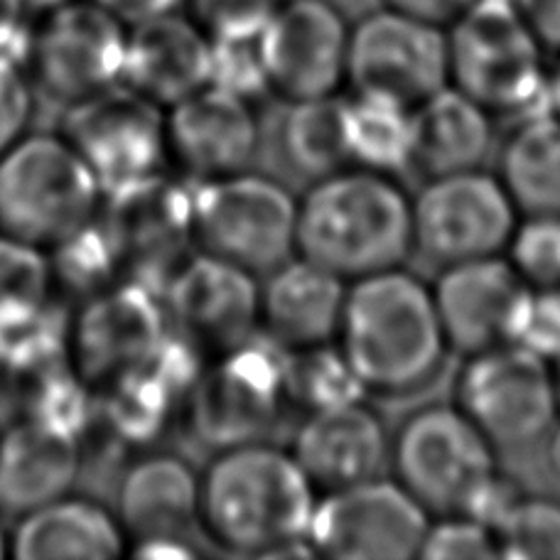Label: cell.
I'll use <instances>...</instances> for the list:
<instances>
[{
  "instance_id": "1",
  "label": "cell",
  "mask_w": 560,
  "mask_h": 560,
  "mask_svg": "<svg viewBox=\"0 0 560 560\" xmlns=\"http://www.w3.org/2000/svg\"><path fill=\"white\" fill-rule=\"evenodd\" d=\"M317 497L290 447L254 440L219 450L199 475L197 528L229 556H313Z\"/></svg>"
},
{
  "instance_id": "2",
  "label": "cell",
  "mask_w": 560,
  "mask_h": 560,
  "mask_svg": "<svg viewBox=\"0 0 560 560\" xmlns=\"http://www.w3.org/2000/svg\"><path fill=\"white\" fill-rule=\"evenodd\" d=\"M337 345L376 398L428 392L450 357L433 288L406 266L349 283Z\"/></svg>"
},
{
  "instance_id": "3",
  "label": "cell",
  "mask_w": 560,
  "mask_h": 560,
  "mask_svg": "<svg viewBox=\"0 0 560 560\" xmlns=\"http://www.w3.org/2000/svg\"><path fill=\"white\" fill-rule=\"evenodd\" d=\"M413 254V195L396 175L347 165L298 199V256L352 283L406 266Z\"/></svg>"
},
{
  "instance_id": "4",
  "label": "cell",
  "mask_w": 560,
  "mask_h": 560,
  "mask_svg": "<svg viewBox=\"0 0 560 560\" xmlns=\"http://www.w3.org/2000/svg\"><path fill=\"white\" fill-rule=\"evenodd\" d=\"M104 189L62 133H27L0 155V234L52 252L102 212Z\"/></svg>"
},
{
  "instance_id": "5",
  "label": "cell",
  "mask_w": 560,
  "mask_h": 560,
  "mask_svg": "<svg viewBox=\"0 0 560 560\" xmlns=\"http://www.w3.org/2000/svg\"><path fill=\"white\" fill-rule=\"evenodd\" d=\"M450 84L494 116L548 112L546 49L514 0H475L447 27Z\"/></svg>"
},
{
  "instance_id": "6",
  "label": "cell",
  "mask_w": 560,
  "mask_h": 560,
  "mask_svg": "<svg viewBox=\"0 0 560 560\" xmlns=\"http://www.w3.org/2000/svg\"><path fill=\"white\" fill-rule=\"evenodd\" d=\"M189 242L199 254L264 278L298 254V197L252 170L207 179L192 195Z\"/></svg>"
},
{
  "instance_id": "7",
  "label": "cell",
  "mask_w": 560,
  "mask_h": 560,
  "mask_svg": "<svg viewBox=\"0 0 560 560\" xmlns=\"http://www.w3.org/2000/svg\"><path fill=\"white\" fill-rule=\"evenodd\" d=\"M499 450L455 404H428L392 433L394 477L430 516L463 514L499 472Z\"/></svg>"
},
{
  "instance_id": "8",
  "label": "cell",
  "mask_w": 560,
  "mask_h": 560,
  "mask_svg": "<svg viewBox=\"0 0 560 560\" xmlns=\"http://www.w3.org/2000/svg\"><path fill=\"white\" fill-rule=\"evenodd\" d=\"M126 37L96 0H67L33 18L23 67L39 96L69 108L121 84Z\"/></svg>"
},
{
  "instance_id": "9",
  "label": "cell",
  "mask_w": 560,
  "mask_h": 560,
  "mask_svg": "<svg viewBox=\"0 0 560 560\" xmlns=\"http://www.w3.org/2000/svg\"><path fill=\"white\" fill-rule=\"evenodd\" d=\"M290 349L261 327L222 352L187 396L189 428L202 445L219 450L266 440L288 404Z\"/></svg>"
},
{
  "instance_id": "10",
  "label": "cell",
  "mask_w": 560,
  "mask_h": 560,
  "mask_svg": "<svg viewBox=\"0 0 560 560\" xmlns=\"http://www.w3.org/2000/svg\"><path fill=\"white\" fill-rule=\"evenodd\" d=\"M453 404L497 450L544 443L560 418L553 364L512 342L465 357Z\"/></svg>"
},
{
  "instance_id": "11",
  "label": "cell",
  "mask_w": 560,
  "mask_h": 560,
  "mask_svg": "<svg viewBox=\"0 0 560 560\" xmlns=\"http://www.w3.org/2000/svg\"><path fill=\"white\" fill-rule=\"evenodd\" d=\"M518 209L485 167L428 177L413 195V254L435 266L504 256Z\"/></svg>"
},
{
  "instance_id": "12",
  "label": "cell",
  "mask_w": 560,
  "mask_h": 560,
  "mask_svg": "<svg viewBox=\"0 0 560 560\" xmlns=\"http://www.w3.org/2000/svg\"><path fill=\"white\" fill-rule=\"evenodd\" d=\"M428 526V509L394 475H382L319 494L307 546L332 560H411Z\"/></svg>"
},
{
  "instance_id": "13",
  "label": "cell",
  "mask_w": 560,
  "mask_h": 560,
  "mask_svg": "<svg viewBox=\"0 0 560 560\" xmlns=\"http://www.w3.org/2000/svg\"><path fill=\"white\" fill-rule=\"evenodd\" d=\"M59 133L92 167L104 199L150 183L167 165L165 108L121 84L69 106Z\"/></svg>"
},
{
  "instance_id": "14",
  "label": "cell",
  "mask_w": 560,
  "mask_h": 560,
  "mask_svg": "<svg viewBox=\"0 0 560 560\" xmlns=\"http://www.w3.org/2000/svg\"><path fill=\"white\" fill-rule=\"evenodd\" d=\"M450 84L447 30L384 5L352 25L347 86L416 108Z\"/></svg>"
},
{
  "instance_id": "15",
  "label": "cell",
  "mask_w": 560,
  "mask_h": 560,
  "mask_svg": "<svg viewBox=\"0 0 560 560\" xmlns=\"http://www.w3.org/2000/svg\"><path fill=\"white\" fill-rule=\"evenodd\" d=\"M349 35L352 25L332 0H285L258 35L268 92L283 102L339 94Z\"/></svg>"
},
{
  "instance_id": "16",
  "label": "cell",
  "mask_w": 560,
  "mask_h": 560,
  "mask_svg": "<svg viewBox=\"0 0 560 560\" xmlns=\"http://www.w3.org/2000/svg\"><path fill=\"white\" fill-rule=\"evenodd\" d=\"M167 310L145 283L104 288L67 327V359L89 388L133 372L167 337Z\"/></svg>"
},
{
  "instance_id": "17",
  "label": "cell",
  "mask_w": 560,
  "mask_h": 560,
  "mask_svg": "<svg viewBox=\"0 0 560 560\" xmlns=\"http://www.w3.org/2000/svg\"><path fill=\"white\" fill-rule=\"evenodd\" d=\"M261 148L254 102L207 84L165 108L167 165L195 183L248 170Z\"/></svg>"
},
{
  "instance_id": "18",
  "label": "cell",
  "mask_w": 560,
  "mask_h": 560,
  "mask_svg": "<svg viewBox=\"0 0 560 560\" xmlns=\"http://www.w3.org/2000/svg\"><path fill=\"white\" fill-rule=\"evenodd\" d=\"M167 317L197 349L226 352L258 332L261 278L197 254L167 280Z\"/></svg>"
},
{
  "instance_id": "19",
  "label": "cell",
  "mask_w": 560,
  "mask_h": 560,
  "mask_svg": "<svg viewBox=\"0 0 560 560\" xmlns=\"http://www.w3.org/2000/svg\"><path fill=\"white\" fill-rule=\"evenodd\" d=\"M290 453L317 494L386 475L392 433L366 398L310 411L295 430Z\"/></svg>"
},
{
  "instance_id": "20",
  "label": "cell",
  "mask_w": 560,
  "mask_h": 560,
  "mask_svg": "<svg viewBox=\"0 0 560 560\" xmlns=\"http://www.w3.org/2000/svg\"><path fill=\"white\" fill-rule=\"evenodd\" d=\"M433 288L450 352L463 357L506 345L526 283L504 256L440 268Z\"/></svg>"
},
{
  "instance_id": "21",
  "label": "cell",
  "mask_w": 560,
  "mask_h": 560,
  "mask_svg": "<svg viewBox=\"0 0 560 560\" xmlns=\"http://www.w3.org/2000/svg\"><path fill=\"white\" fill-rule=\"evenodd\" d=\"M212 79V37L189 13H167L128 27L121 86L170 108Z\"/></svg>"
},
{
  "instance_id": "22",
  "label": "cell",
  "mask_w": 560,
  "mask_h": 560,
  "mask_svg": "<svg viewBox=\"0 0 560 560\" xmlns=\"http://www.w3.org/2000/svg\"><path fill=\"white\" fill-rule=\"evenodd\" d=\"M349 283L303 256L261 278L258 327L290 352L337 342Z\"/></svg>"
},
{
  "instance_id": "23",
  "label": "cell",
  "mask_w": 560,
  "mask_h": 560,
  "mask_svg": "<svg viewBox=\"0 0 560 560\" xmlns=\"http://www.w3.org/2000/svg\"><path fill=\"white\" fill-rule=\"evenodd\" d=\"M79 467V435L30 416L18 420L0 433V516L15 522L69 494Z\"/></svg>"
},
{
  "instance_id": "24",
  "label": "cell",
  "mask_w": 560,
  "mask_h": 560,
  "mask_svg": "<svg viewBox=\"0 0 560 560\" xmlns=\"http://www.w3.org/2000/svg\"><path fill=\"white\" fill-rule=\"evenodd\" d=\"M8 538L18 560H114L128 541L116 512L72 494L15 518Z\"/></svg>"
},
{
  "instance_id": "25",
  "label": "cell",
  "mask_w": 560,
  "mask_h": 560,
  "mask_svg": "<svg viewBox=\"0 0 560 560\" xmlns=\"http://www.w3.org/2000/svg\"><path fill=\"white\" fill-rule=\"evenodd\" d=\"M199 475L187 459L155 453L136 459L118 485L116 516L131 541L185 538L197 528Z\"/></svg>"
},
{
  "instance_id": "26",
  "label": "cell",
  "mask_w": 560,
  "mask_h": 560,
  "mask_svg": "<svg viewBox=\"0 0 560 560\" xmlns=\"http://www.w3.org/2000/svg\"><path fill=\"white\" fill-rule=\"evenodd\" d=\"M494 114L447 84L413 108V160L425 179L485 167L494 150Z\"/></svg>"
},
{
  "instance_id": "27",
  "label": "cell",
  "mask_w": 560,
  "mask_h": 560,
  "mask_svg": "<svg viewBox=\"0 0 560 560\" xmlns=\"http://www.w3.org/2000/svg\"><path fill=\"white\" fill-rule=\"evenodd\" d=\"M497 177L518 214L560 217V116L548 108L514 118L497 150Z\"/></svg>"
},
{
  "instance_id": "28",
  "label": "cell",
  "mask_w": 560,
  "mask_h": 560,
  "mask_svg": "<svg viewBox=\"0 0 560 560\" xmlns=\"http://www.w3.org/2000/svg\"><path fill=\"white\" fill-rule=\"evenodd\" d=\"M276 143L290 173L307 183L352 165L347 145L345 98L335 94L285 102Z\"/></svg>"
},
{
  "instance_id": "29",
  "label": "cell",
  "mask_w": 560,
  "mask_h": 560,
  "mask_svg": "<svg viewBox=\"0 0 560 560\" xmlns=\"http://www.w3.org/2000/svg\"><path fill=\"white\" fill-rule=\"evenodd\" d=\"M347 145L352 165L398 175L411 170L413 108L396 98L352 92L345 98Z\"/></svg>"
},
{
  "instance_id": "30",
  "label": "cell",
  "mask_w": 560,
  "mask_h": 560,
  "mask_svg": "<svg viewBox=\"0 0 560 560\" xmlns=\"http://www.w3.org/2000/svg\"><path fill=\"white\" fill-rule=\"evenodd\" d=\"M67 327L47 300H0V372L39 376L62 364Z\"/></svg>"
},
{
  "instance_id": "31",
  "label": "cell",
  "mask_w": 560,
  "mask_h": 560,
  "mask_svg": "<svg viewBox=\"0 0 560 560\" xmlns=\"http://www.w3.org/2000/svg\"><path fill=\"white\" fill-rule=\"evenodd\" d=\"M359 398H366V392L337 342L290 352L288 404L303 406L310 413Z\"/></svg>"
},
{
  "instance_id": "32",
  "label": "cell",
  "mask_w": 560,
  "mask_h": 560,
  "mask_svg": "<svg viewBox=\"0 0 560 560\" xmlns=\"http://www.w3.org/2000/svg\"><path fill=\"white\" fill-rule=\"evenodd\" d=\"M499 558L560 560V499L524 494L494 526Z\"/></svg>"
},
{
  "instance_id": "33",
  "label": "cell",
  "mask_w": 560,
  "mask_h": 560,
  "mask_svg": "<svg viewBox=\"0 0 560 560\" xmlns=\"http://www.w3.org/2000/svg\"><path fill=\"white\" fill-rule=\"evenodd\" d=\"M504 258L528 288H560V217H518Z\"/></svg>"
},
{
  "instance_id": "34",
  "label": "cell",
  "mask_w": 560,
  "mask_h": 560,
  "mask_svg": "<svg viewBox=\"0 0 560 560\" xmlns=\"http://www.w3.org/2000/svg\"><path fill=\"white\" fill-rule=\"evenodd\" d=\"M509 342L528 349L548 364L560 362V288L526 285L514 313Z\"/></svg>"
},
{
  "instance_id": "35",
  "label": "cell",
  "mask_w": 560,
  "mask_h": 560,
  "mask_svg": "<svg viewBox=\"0 0 560 560\" xmlns=\"http://www.w3.org/2000/svg\"><path fill=\"white\" fill-rule=\"evenodd\" d=\"M423 560H492L499 558L492 528L469 514H443L430 526L420 546Z\"/></svg>"
},
{
  "instance_id": "36",
  "label": "cell",
  "mask_w": 560,
  "mask_h": 560,
  "mask_svg": "<svg viewBox=\"0 0 560 560\" xmlns=\"http://www.w3.org/2000/svg\"><path fill=\"white\" fill-rule=\"evenodd\" d=\"M209 84L226 89L254 102L268 92L261 47L256 37H212V79Z\"/></svg>"
},
{
  "instance_id": "37",
  "label": "cell",
  "mask_w": 560,
  "mask_h": 560,
  "mask_svg": "<svg viewBox=\"0 0 560 560\" xmlns=\"http://www.w3.org/2000/svg\"><path fill=\"white\" fill-rule=\"evenodd\" d=\"M285 0H187L189 18L209 37H256Z\"/></svg>"
},
{
  "instance_id": "38",
  "label": "cell",
  "mask_w": 560,
  "mask_h": 560,
  "mask_svg": "<svg viewBox=\"0 0 560 560\" xmlns=\"http://www.w3.org/2000/svg\"><path fill=\"white\" fill-rule=\"evenodd\" d=\"M52 280L47 252L0 234V300H47Z\"/></svg>"
},
{
  "instance_id": "39",
  "label": "cell",
  "mask_w": 560,
  "mask_h": 560,
  "mask_svg": "<svg viewBox=\"0 0 560 560\" xmlns=\"http://www.w3.org/2000/svg\"><path fill=\"white\" fill-rule=\"evenodd\" d=\"M35 86L18 59L0 57V155L27 136L35 116Z\"/></svg>"
},
{
  "instance_id": "40",
  "label": "cell",
  "mask_w": 560,
  "mask_h": 560,
  "mask_svg": "<svg viewBox=\"0 0 560 560\" xmlns=\"http://www.w3.org/2000/svg\"><path fill=\"white\" fill-rule=\"evenodd\" d=\"M33 18L35 13L25 0H0V57L18 59L23 65Z\"/></svg>"
},
{
  "instance_id": "41",
  "label": "cell",
  "mask_w": 560,
  "mask_h": 560,
  "mask_svg": "<svg viewBox=\"0 0 560 560\" xmlns=\"http://www.w3.org/2000/svg\"><path fill=\"white\" fill-rule=\"evenodd\" d=\"M514 5L546 52L560 55V0H514Z\"/></svg>"
},
{
  "instance_id": "42",
  "label": "cell",
  "mask_w": 560,
  "mask_h": 560,
  "mask_svg": "<svg viewBox=\"0 0 560 560\" xmlns=\"http://www.w3.org/2000/svg\"><path fill=\"white\" fill-rule=\"evenodd\" d=\"M96 3L104 5L108 13L131 27L138 23H145V20L185 10L187 0H96Z\"/></svg>"
},
{
  "instance_id": "43",
  "label": "cell",
  "mask_w": 560,
  "mask_h": 560,
  "mask_svg": "<svg viewBox=\"0 0 560 560\" xmlns=\"http://www.w3.org/2000/svg\"><path fill=\"white\" fill-rule=\"evenodd\" d=\"M475 0H384V5L401 10V13L423 18L428 23L447 27L459 18Z\"/></svg>"
},
{
  "instance_id": "44",
  "label": "cell",
  "mask_w": 560,
  "mask_h": 560,
  "mask_svg": "<svg viewBox=\"0 0 560 560\" xmlns=\"http://www.w3.org/2000/svg\"><path fill=\"white\" fill-rule=\"evenodd\" d=\"M546 459H548V467H551L553 477L560 482V418L558 423L553 425L551 433L546 435Z\"/></svg>"
},
{
  "instance_id": "45",
  "label": "cell",
  "mask_w": 560,
  "mask_h": 560,
  "mask_svg": "<svg viewBox=\"0 0 560 560\" xmlns=\"http://www.w3.org/2000/svg\"><path fill=\"white\" fill-rule=\"evenodd\" d=\"M548 102H551V112L560 116V59L551 72H548Z\"/></svg>"
},
{
  "instance_id": "46",
  "label": "cell",
  "mask_w": 560,
  "mask_h": 560,
  "mask_svg": "<svg viewBox=\"0 0 560 560\" xmlns=\"http://www.w3.org/2000/svg\"><path fill=\"white\" fill-rule=\"evenodd\" d=\"M25 3L37 15V13H45V10H49V8H57V5L67 3V0H25Z\"/></svg>"
},
{
  "instance_id": "47",
  "label": "cell",
  "mask_w": 560,
  "mask_h": 560,
  "mask_svg": "<svg viewBox=\"0 0 560 560\" xmlns=\"http://www.w3.org/2000/svg\"><path fill=\"white\" fill-rule=\"evenodd\" d=\"M5 556H10V538L5 534L3 524H0V560H3Z\"/></svg>"
},
{
  "instance_id": "48",
  "label": "cell",
  "mask_w": 560,
  "mask_h": 560,
  "mask_svg": "<svg viewBox=\"0 0 560 560\" xmlns=\"http://www.w3.org/2000/svg\"><path fill=\"white\" fill-rule=\"evenodd\" d=\"M553 374H556V392H558V408H560V362L553 364Z\"/></svg>"
}]
</instances>
